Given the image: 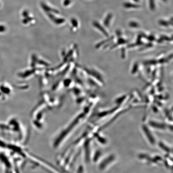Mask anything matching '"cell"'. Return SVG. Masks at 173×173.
Wrapping results in <instances>:
<instances>
[{
  "label": "cell",
  "mask_w": 173,
  "mask_h": 173,
  "mask_svg": "<svg viewBox=\"0 0 173 173\" xmlns=\"http://www.w3.org/2000/svg\"><path fill=\"white\" fill-rule=\"evenodd\" d=\"M160 24L162 26H168V23L165 21L161 20L159 21Z\"/></svg>",
  "instance_id": "5"
},
{
  "label": "cell",
  "mask_w": 173,
  "mask_h": 173,
  "mask_svg": "<svg viewBox=\"0 0 173 173\" xmlns=\"http://www.w3.org/2000/svg\"><path fill=\"white\" fill-rule=\"evenodd\" d=\"M130 25L131 27H138V24L134 22H131L130 23Z\"/></svg>",
  "instance_id": "6"
},
{
  "label": "cell",
  "mask_w": 173,
  "mask_h": 173,
  "mask_svg": "<svg viewBox=\"0 0 173 173\" xmlns=\"http://www.w3.org/2000/svg\"><path fill=\"white\" fill-rule=\"evenodd\" d=\"M150 6L151 10H154L155 8V4L154 0H149Z\"/></svg>",
  "instance_id": "4"
},
{
  "label": "cell",
  "mask_w": 173,
  "mask_h": 173,
  "mask_svg": "<svg viewBox=\"0 0 173 173\" xmlns=\"http://www.w3.org/2000/svg\"><path fill=\"white\" fill-rule=\"evenodd\" d=\"M123 5H124V7L126 8H138L140 7V6L138 5L129 3H124Z\"/></svg>",
  "instance_id": "1"
},
{
  "label": "cell",
  "mask_w": 173,
  "mask_h": 173,
  "mask_svg": "<svg viewBox=\"0 0 173 173\" xmlns=\"http://www.w3.org/2000/svg\"><path fill=\"white\" fill-rule=\"evenodd\" d=\"M162 1L164 2H166V1H167V0H162Z\"/></svg>",
  "instance_id": "8"
},
{
  "label": "cell",
  "mask_w": 173,
  "mask_h": 173,
  "mask_svg": "<svg viewBox=\"0 0 173 173\" xmlns=\"http://www.w3.org/2000/svg\"><path fill=\"white\" fill-rule=\"evenodd\" d=\"M112 15L111 14H109L107 16H106V19H105L104 21V24L106 26H109V23H110L111 20L112 18Z\"/></svg>",
  "instance_id": "2"
},
{
  "label": "cell",
  "mask_w": 173,
  "mask_h": 173,
  "mask_svg": "<svg viewBox=\"0 0 173 173\" xmlns=\"http://www.w3.org/2000/svg\"><path fill=\"white\" fill-rule=\"evenodd\" d=\"M94 24V26H96V27H97V28H99L101 31L103 33H104L105 34L107 35L106 31L105 30V29H104V28L101 26L100 24H99L97 22H95Z\"/></svg>",
  "instance_id": "3"
},
{
  "label": "cell",
  "mask_w": 173,
  "mask_h": 173,
  "mask_svg": "<svg viewBox=\"0 0 173 173\" xmlns=\"http://www.w3.org/2000/svg\"><path fill=\"white\" fill-rule=\"evenodd\" d=\"M133 1L136 2H139V0H133Z\"/></svg>",
  "instance_id": "7"
}]
</instances>
